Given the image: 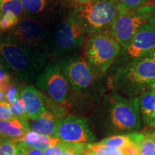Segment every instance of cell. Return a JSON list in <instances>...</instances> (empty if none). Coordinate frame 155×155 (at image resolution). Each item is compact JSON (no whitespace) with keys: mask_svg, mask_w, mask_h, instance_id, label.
<instances>
[{"mask_svg":"<svg viewBox=\"0 0 155 155\" xmlns=\"http://www.w3.org/2000/svg\"><path fill=\"white\" fill-rule=\"evenodd\" d=\"M108 124L114 132L123 134L137 132L141 128L138 97L125 98L115 94L109 99Z\"/></svg>","mask_w":155,"mask_h":155,"instance_id":"obj_3","label":"cell"},{"mask_svg":"<svg viewBox=\"0 0 155 155\" xmlns=\"http://www.w3.org/2000/svg\"><path fill=\"white\" fill-rule=\"evenodd\" d=\"M151 89H152V91H155V82L154 83V84L152 85V87H151Z\"/></svg>","mask_w":155,"mask_h":155,"instance_id":"obj_39","label":"cell"},{"mask_svg":"<svg viewBox=\"0 0 155 155\" xmlns=\"http://www.w3.org/2000/svg\"><path fill=\"white\" fill-rule=\"evenodd\" d=\"M71 88L81 94L89 90L95 81V73L86 58L78 54L68 56L60 63Z\"/></svg>","mask_w":155,"mask_h":155,"instance_id":"obj_10","label":"cell"},{"mask_svg":"<svg viewBox=\"0 0 155 155\" xmlns=\"http://www.w3.org/2000/svg\"><path fill=\"white\" fill-rule=\"evenodd\" d=\"M40 135L39 134L35 132V131L30 130L25 135L24 138H23L22 141H23V142H24L26 145H28V146L31 147L32 145L36 144V143L40 140Z\"/></svg>","mask_w":155,"mask_h":155,"instance_id":"obj_30","label":"cell"},{"mask_svg":"<svg viewBox=\"0 0 155 155\" xmlns=\"http://www.w3.org/2000/svg\"><path fill=\"white\" fill-rule=\"evenodd\" d=\"M81 155H96V154H94V152H91V151L88 150V149H87V147H86V148L84 150V151H83V152L82 153V154H81Z\"/></svg>","mask_w":155,"mask_h":155,"instance_id":"obj_36","label":"cell"},{"mask_svg":"<svg viewBox=\"0 0 155 155\" xmlns=\"http://www.w3.org/2000/svg\"><path fill=\"white\" fill-rule=\"evenodd\" d=\"M0 56L6 66L22 81L35 80L45 66L47 55L0 36Z\"/></svg>","mask_w":155,"mask_h":155,"instance_id":"obj_1","label":"cell"},{"mask_svg":"<svg viewBox=\"0 0 155 155\" xmlns=\"http://www.w3.org/2000/svg\"><path fill=\"white\" fill-rule=\"evenodd\" d=\"M86 147L88 150L96 155H123L119 149L106 146L100 143H93L88 144Z\"/></svg>","mask_w":155,"mask_h":155,"instance_id":"obj_22","label":"cell"},{"mask_svg":"<svg viewBox=\"0 0 155 155\" xmlns=\"http://www.w3.org/2000/svg\"><path fill=\"white\" fill-rule=\"evenodd\" d=\"M116 0H91L76 5L74 13L86 29L87 35L108 31L119 11Z\"/></svg>","mask_w":155,"mask_h":155,"instance_id":"obj_4","label":"cell"},{"mask_svg":"<svg viewBox=\"0 0 155 155\" xmlns=\"http://www.w3.org/2000/svg\"><path fill=\"white\" fill-rule=\"evenodd\" d=\"M19 141L0 137V155H17Z\"/></svg>","mask_w":155,"mask_h":155,"instance_id":"obj_21","label":"cell"},{"mask_svg":"<svg viewBox=\"0 0 155 155\" xmlns=\"http://www.w3.org/2000/svg\"><path fill=\"white\" fill-rule=\"evenodd\" d=\"M154 9L155 4L137 9H119L107 32L124 49L139 29L149 22Z\"/></svg>","mask_w":155,"mask_h":155,"instance_id":"obj_5","label":"cell"},{"mask_svg":"<svg viewBox=\"0 0 155 155\" xmlns=\"http://www.w3.org/2000/svg\"><path fill=\"white\" fill-rule=\"evenodd\" d=\"M9 105L10 111L14 117L28 119L26 113H25V103L22 99L21 93H18L14 101L9 104Z\"/></svg>","mask_w":155,"mask_h":155,"instance_id":"obj_23","label":"cell"},{"mask_svg":"<svg viewBox=\"0 0 155 155\" xmlns=\"http://www.w3.org/2000/svg\"><path fill=\"white\" fill-rule=\"evenodd\" d=\"M17 155H44L43 151L36 150L28 146L22 141L18 144V154Z\"/></svg>","mask_w":155,"mask_h":155,"instance_id":"obj_28","label":"cell"},{"mask_svg":"<svg viewBox=\"0 0 155 155\" xmlns=\"http://www.w3.org/2000/svg\"><path fill=\"white\" fill-rule=\"evenodd\" d=\"M155 82V52L129 62L116 71L113 78L114 88L132 96L148 90Z\"/></svg>","mask_w":155,"mask_h":155,"instance_id":"obj_2","label":"cell"},{"mask_svg":"<svg viewBox=\"0 0 155 155\" xmlns=\"http://www.w3.org/2000/svg\"><path fill=\"white\" fill-rule=\"evenodd\" d=\"M55 138L62 142L88 145L96 141L86 119L75 116L62 117L58 121Z\"/></svg>","mask_w":155,"mask_h":155,"instance_id":"obj_11","label":"cell"},{"mask_svg":"<svg viewBox=\"0 0 155 155\" xmlns=\"http://www.w3.org/2000/svg\"><path fill=\"white\" fill-rule=\"evenodd\" d=\"M36 86L58 105L64 106L68 101L71 86L60 63L50 62L46 65L37 77Z\"/></svg>","mask_w":155,"mask_h":155,"instance_id":"obj_8","label":"cell"},{"mask_svg":"<svg viewBox=\"0 0 155 155\" xmlns=\"http://www.w3.org/2000/svg\"><path fill=\"white\" fill-rule=\"evenodd\" d=\"M0 14L12 15L21 19L26 16L20 0H0Z\"/></svg>","mask_w":155,"mask_h":155,"instance_id":"obj_18","label":"cell"},{"mask_svg":"<svg viewBox=\"0 0 155 155\" xmlns=\"http://www.w3.org/2000/svg\"><path fill=\"white\" fill-rule=\"evenodd\" d=\"M26 16L35 19L45 14L49 5V0H20Z\"/></svg>","mask_w":155,"mask_h":155,"instance_id":"obj_17","label":"cell"},{"mask_svg":"<svg viewBox=\"0 0 155 155\" xmlns=\"http://www.w3.org/2000/svg\"><path fill=\"white\" fill-rule=\"evenodd\" d=\"M61 118L58 117L49 109H46L37 119L32 120L30 130L35 131L40 135L55 137L58 121Z\"/></svg>","mask_w":155,"mask_h":155,"instance_id":"obj_15","label":"cell"},{"mask_svg":"<svg viewBox=\"0 0 155 155\" xmlns=\"http://www.w3.org/2000/svg\"><path fill=\"white\" fill-rule=\"evenodd\" d=\"M13 117L14 116L10 111L9 103L5 101L0 102V121L8 120Z\"/></svg>","mask_w":155,"mask_h":155,"instance_id":"obj_29","label":"cell"},{"mask_svg":"<svg viewBox=\"0 0 155 155\" xmlns=\"http://www.w3.org/2000/svg\"><path fill=\"white\" fill-rule=\"evenodd\" d=\"M0 17H1V14H0Z\"/></svg>","mask_w":155,"mask_h":155,"instance_id":"obj_41","label":"cell"},{"mask_svg":"<svg viewBox=\"0 0 155 155\" xmlns=\"http://www.w3.org/2000/svg\"><path fill=\"white\" fill-rule=\"evenodd\" d=\"M146 124H147L148 125L151 126V127L155 128V109H154V112L152 113V115H151L150 117L149 118V119L147 120Z\"/></svg>","mask_w":155,"mask_h":155,"instance_id":"obj_33","label":"cell"},{"mask_svg":"<svg viewBox=\"0 0 155 155\" xmlns=\"http://www.w3.org/2000/svg\"><path fill=\"white\" fill-rule=\"evenodd\" d=\"M64 149L61 141L55 146L48 148L43 151L44 155H62L63 153Z\"/></svg>","mask_w":155,"mask_h":155,"instance_id":"obj_31","label":"cell"},{"mask_svg":"<svg viewBox=\"0 0 155 155\" xmlns=\"http://www.w3.org/2000/svg\"><path fill=\"white\" fill-rule=\"evenodd\" d=\"M18 94V92H17V87H15L13 85H12L7 91L5 93V101L9 104H10L14 101L15 97L17 96V95Z\"/></svg>","mask_w":155,"mask_h":155,"instance_id":"obj_32","label":"cell"},{"mask_svg":"<svg viewBox=\"0 0 155 155\" xmlns=\"http://www.w3.org/2000/svg\"><path fill=\"white\" fill-rule=\"evenodd\" d=\"M5 65H6L5 63V62H4L3 59H2V58L1 56H0V69H3V70L5 69V68L4 67V66H5Z\"/></svg>","mask_w":155,"mask_h":155,"instance_id":"obj_37","label":"cell"},{"mask_svg":"<svg viewBox=\"0 0 155 155\" xmlns=\"http://www.w3.org/2000/svg\"><path fill=\"white\" fill-rule=\"evenodd\" d=\"M30 130V124L27 119L13 117L8 120L0 121V137L22 141L26 133Z\"/></svg>","mask_w":155,"mask_h":155,"instance_id":"obj_14","label":"cell"},{"mask_svg":"<svg viewBox=\"0 0 155 155\" xmlns=\"http://www.w3.org/2000/svg\"><path fill=\"white\" fill-rule=\"evenodd\" d=\"M121 46L107 31L94 34L85 46V58L96 74L104 73L121 52Z\"/></svg>","mask_w":155,"mask_h":155,"instance_id":"obj_6","label":"cell"},{"mask_svg":"<svg viewBox=\"0 0 155 155\" xmlns=\"http://www.w3.org/2000/svg\"><path fill=\"white\" fill-rule=\"evenodd\" d=\"M119 8L122 9H137L145 6L155 4L154 0H116Z\"/></svg>","mask_w":155,"mask_h":155,"instance_id":"obj_24","label":"cell"},{"mask_svg":"<svg viewBox=\"0 0 155 155\" xmlns=\"http://www.w3.org/2000/svg\"><path fill=\"white\" fill-rule=\"evenodd\" d=\"M59 139L55 137H50L47 136L40 135V139L36 144L32 145L30 147L36 149V150L44 151L50 147L55 146L60 142Z\"/></svg>","mask_w":155,"mask_h":155,"instance_id":"obj_25","label":"cell"},{"mask_svg":"<svg viewBox=\"0 0 155 155\" xmlns=\"http://www.w3.org/2000/svg\"><path fill=\"white\" fill-rule=\"evenodd\" d=\"M140 114L145 123L155 109V91L150 88L144 91L138 97Z\"/></svg>","mask_w":155,"mask_h":155,"instance_id":"obj_16","label":"cell"},{"mask_svg":"<svg viewBox=\"0 0 155 155\" xmlns=\"http://www.w3.org/2000/svg\"><path fill=\"white\" fill-rule=\"evenodd\" d=\"M87 36L80 19L72 12L58 23L51 38V53L61 57L75 52L82 45Z\"/></svg>","mask_w":155,"mask_h":155,"instance_id":"obj_7","label":"cell"},{"mask_svg":"<svg viewBox=\"0 0 155 155\" xmlns=\"http://www.w3.org/2000/svg\"><path fill=\"white\" fill-rule=\"evenodd\" d=\"M154 2H155V0H154Z\"/></svg>","mask_w":155,"mask_h":155,"instance_id":"obj_42","label":"cell"},{"mask_svg":"<svg viewBox=\"0 0 155 155\" xmlns=\"http://www.w3.org/2000/svg\"><path fill=\"white\" fill-rule=\"evenodd\" d=\"M73 3H75L76 5H81V4H84L91 1V0H71Z\"/></svg>","mask_w":155,"mask_h":155,"instance_id":"obj_35","label":"cell"},{"mask_svg":"<svg viewBox=\"0 0 155 155\" xmlns=\"http://www.w3.org/2000/svg\"><path fill=\"white\" fill-rule=\"evenodd\" d=\"M124 50V55L129 61L147 56L155 52V28L150 22L143 25Z\"/></svg>","mask_w":155,"mask_h":155,"instance_id":"obj_12","label":"cell"},{"mask_svg":"<svg viewBox=\"0 0 155 155\" xmlns=\"http://www.w3.org/2000/svg\"><path fill=\"white\" fill-rule=\"evenodd\" d=\"M144 134V139L138 146V155H152L155 148V129H148Z\"/></svg>","mask_w":155,"mask_h":155,"instance_id":"obj_19","label":"cell"},{"mask_svg":"<svg viewBox=\"0 0 155 155\" xmlns=\"http://www.w3.org/2000/svg\"><path fill=\"white\" fill-rule=\"evenodd\" d=\"M149 22H150L151 24H152L153 26H154V28H155V9L154 12H153L152 16H151L150 20H149Z\"/></svg>","mask_w":155,"mask_h":155,"instance_id":"obj_34","label":"cell"},{"mask_svg":"<svg viewBox=\"0 0 155 155\" xmlns=\"http://www.w3.org/2000/svg\"><path fill=\"white\" fill-rule=\"evenodd\" d=\"M62 142V141H61ZM64 151L62 155H81L87 145L78 144H70L62 142Z\"/></svg>","mask_w":155,"mask_h":155,"instance_id":"obj_27","label":"cell"},{"mask_svg":"<svg viewBox=\"0 0 155 155\" xmlns=\"http://www.w3.org/2000/svg\"><path fill=\"white\" fill-rule=\"evenodd\" d=\"M9 38L19 44L37 50L47 49L48 32L47 28L40 19L25 16L19 20L8 35Z\"/></svg>","mask_w":155,"mask_h":155,"instance_id":"obj_9","label":"cell"},{"mask_svg":"<svg viewBox=\"0 0 155 155\" xmlns=\"http://www.w3.org/2000/svg\"><path fill=\"white\" fill-rule=\"evenodd\" d=\"M152 155H155V148H154V151H153V152H152Z\"/></svg>","mask_w":155,"mask_h":155,"instance_id":"obj_40","label":"cell"},{"mask_svg":"<svg viewBox=\"0 0 155 155\" xmlns=\"http://www.w3.org/2000/svg\"><path fill=\"white\" fill-rule=\"evenodd\" d=\"M131 141L130 136L129 134H115L108 138L103 139L101 141L100 144L106 145V146L116 147V148L121 149L125 147Z\"/></svg>","mask_w":155,"mask_h":155,"instance_id":"obj_20","label":"cell"},{"mask_svg":"<svg viewBox=\"0 0 155 155\" xmlns=\"http://www.w3.org/2000/svg\"><path fill=\"white\" fill-rule=\"evenodd\" d=\"M21 18L12 15H2L0 17V31L13 29L18 24Z\"/></svg>","mask_w":155,"mask_h":155,"instance_id":"obj_26","label":"cell"},{"mask_svg":"<svg viewBox=\"0 0 155 155\" xmlns=\"http://www.w3.org/2000/svg\"><path fill=\"white\" fill-rule=\"evenodd\" d=\"M5 101V94H4V93L1 90H0V102Z\"/></svg>","mask_w":155,"mask_h":155,"instance_id":"obj_38","label":"cell"},{"mask_svg":"<svg viewBox=\"0 0 155 155\" xmlns=\"http://www.w3.org/2000/svg\"><path fill=\"white\" fill-rule=\"evenodd\" d=\"M20 93L25 103V113L28 119H35L47 109L48 103L45 101V97L35 87L25 86Z\"/></svg>","mask_w":155,"mask_h":155,"instance_id":"obj_13","label":"cell"}]
</instances>
